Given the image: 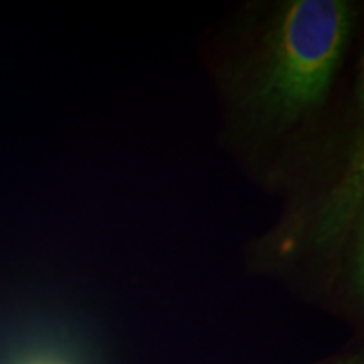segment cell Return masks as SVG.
<instances>
[{
    "label": "cell",
    "mask_w": 364,
    "mask_h": 364,
    "mask_svg": "<svg viewBox=\"0 0 364 364\" xmlns=\"http://www.w3.org/2000/svg\"><path fill=\"white\" fill-rule=\"evenodd\" d=\"M359 7L346 0H279L240 9L211 41L208 68L223 139L268 188L338 124L361 93L344 78Z\"/></svg>",
    "instance_id": "obj_1"
},
{
    "label": "cell",
    "mask_w": 364,
    "mask_h": 364,
    "mask_svg": "<svg viewBox=\"0 0 364 364\" xmlns=\"http://www.w3.org/2000/svg\"><path fill=\"white\" fill-rule=\"evenodd\" d=\"M21 364H63L56 361V359H49V358H31V359H26V361H22Z\"/></svg>",
    "instance_id": "obj_3"
},
{
    "label": "cell",
    "mask_w": 364,
    "mask_h": 364,
    "mask_svg": "<svg viewBox=\"0 0 364 364\" xmlns=\"http://www.w3.org/2000/svg\"><path fill=\"white\" fill-rule=\"evenodd\" d=\"M275 191L287 206L250 252L265 270H324L358 285L363 265L361 97L284 176Z\"/></svg>",
    "instance_id": "obj_2"
},
{
    "label": "cell",
    "mask_w": 364,
    "mask_h": 364,
    "mask_svg": "<svg viewBox=\"0 0 364 364\" xmlns=\"http://www.w3.org/2000/svg\"><path fill=\"white\" fill-rule=\"evenodd\" d=\"M351 364H354V363H351Z\"/></svg>",
    "instance_id": "obj_4"
}]
</instances>
